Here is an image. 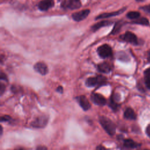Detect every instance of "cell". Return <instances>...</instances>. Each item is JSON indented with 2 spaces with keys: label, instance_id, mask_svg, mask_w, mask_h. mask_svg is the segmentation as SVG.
<instances>
[{
  "label": "cell",
  "instance_id": "6da1fadb",
  "mask_svg": "<svg viewBox=\"0 0 150 150\" xmlns=\"http://www.w3.org/2000/svg\"><path fill=\"white\" fill-rule=\"evenodd\" d=\"M99 122L103 129L110 135H113L115 134L116 127L110 119L104 116H100L99 117Z\"/></svg>",
  "mask_w": 150,
  "mask_h": 150
},
{
  "label": "cell",
  "instance_id": "7a4b0ae2",
  "mask_svg": "<svg viewBox=\"0 0 150 150\" xmlns=\"http://www.w3.org/2000/svg\"><path fill=\"white\" fill-rule=\"evenodd\" d=\"M97 53L99 56L103 59H105L112 56V51L110 45L107 44H104L100 46L97 48Z\"/></svg>",
  "mask_w": 150,
  "mask_h": 150
},
{
  "label": "cell",
  "instance_id": "3957f363",
  "mask_svg": "<svg viewBox=\"0 0 150 150\" xmlns=\"http://www.w3.org/2000/svg\"><path fill=\"white\" fill-rule=\"evenodd\" d=\"M81 4L80 0H67L64 1L62 4V7L64 9L71 10L79 9L81 7Z\"/></svg>",
  "mask_w": 150,
  "mask_h": 150
},
{
  "label": "cell",
  "instance_id": "277c9868",
  "mask_svg": "<svg viewBox=\"0 0 150 150\" xmlns=\"http://www.w3.org/2000/svg\"><path fill=\"white\" fill-rule=\"evenodd\" d=\"M120 38L124 41L128 42L134 45H137L138 44L137 37L134 33L131 32H126L124 34L120 36Z\"/></svg>",
  "mask_w": 150,
  "mask_h": 150
},
{
  "label": "cell",
  "instance_id": "5b68a950",
  "mask_svg": "<svg viewBox=\"0 0 150 150\" xmlns=\"http://www.w3.org/2000/svg\"><path fill=\"white\" fill-rule=\"evenodd\" d=\"M90 12V11L88 9H83V10L73 13L71 15V17L76 22L81 21L85 19L88 16Z\"/></svg>",
  "mask_w": 150,
  "mask_h": 150
},
{
  "label": "cell",
  "instance_id": "8992f818",
  "mask_svg": "<svg viewBox=\"0 0 150 150\" xmlns=\"http://www.w3.org/2000/svg\"><path fill=\"white\" fill-rule=\"evenodd\" d=\"M48 121L47 116L42 115L37 117L31 123V126L34 128H43L46 125Z\"/></svg>",
  "mask_w": 150,
  "mask_h": 150
},
{
  "label": "cell",
  "instance_id": "52a82bcc",
  "mask_svg": "<svg viewBox=\"0 0 150 150\" xmlns=\"http://www.w3.org/2000/svg\"><path fill=\"white\" fill-rule=\"evenodd\" d=\"M91 100L95 104L100 106L104 105L107 103L106 99L100 94L93 93L91 95Z\"/></svg>",
  "mask_w": 150,
  "mask_h": 150
},
{
  "label": "cell",
  "instance_id": "ba28073f",
  "mask_svg": "<svg viewBox=\"0 0 150 150\" xmlns=\"http://www.w3.org/2000/svg\"><path fill=\"white\" fill-rule=\"evenodd\" d=\"M54 5V2L53 0H42L39 2L38 4V7L39 10L46 11L52 8Z\"/></svg>",
  "mask_w": 150,
  "mask_h": 150
},
{
  "label": "cell",
  "instance_id": "9c48e42d",
  "mask_svg": "<svg viewBox=\"0 0 150 150\" xmlns=\"http://www.w3.org/2000/svg\"><path fill=\"white\" fill-rule=\"evenodd\" d=\"M76 100L78 101L80 107L84 111H87L90 108L91 105L86 96H79L76 98Z\"/></svg>",
  "mask_w": 150,
  "mask_h": 150
},
{
  "label": "cell",
  "instance_id": "30bf717a",
  "mask_svg": "<svg viewBox=\"0 0 150 150\" xmlns=\"http://www.w3.org/2000/svg\"><path fill=\"white\" fill-rule=\"evenodd\" d=\"M33 68L36 71L42 75H45L48 72V68L47 65L43 62H38L36 63Z\"/></svg>",
  "mask_w": 150,
  "mask_h": 150
},
{
  "label": "cell",
  "instance_id": "8fae6325",
  "mask_svg": "<svg viewBox=\"0 0 150 150\" xmlns=\"http://www.w3.org/2000/svg\"><path fill=\"white\" fill-rule=\"evenodd\" d=\"M126 8H122L117 11H114V12H108V13H103L100 14V15L97 16L96 18V19H105L107 18H110L112 16H117L120 15L121 13H122V12H124L125 11Z\"/></svg>",
  "mask_w": 150,
  "mask_h": 150
},
{
  "label": "cell",
  "instance_id": "7c38bea8",
  "mask_svg": "<svg viewBox=\"0 0 150 150\" xmlns=\"http://www.w3.org/2000/svg\"><path fill=\"white\" fill-rule=\"evenodd\" d=\"M124 117L127 120H135L137 118V115L134 110L130 107H128L126 108L124 112Z\"/></svg>",
  "mask_w": 150,
  "mask_h": 150
},
{
  "label": "cell",
  "instance_id": "4fadbf2b",
  "mask_svg": "<svg viewBox=\"0 0 150 150\" xmlns=\"http://www.w3.org/2000/svg\"><path fill=\"white\" fill-rule=\"evenodd\" d=\"M112 23V22L111 21H100V22L93 25L91 26V30L93 32H95V31L98 30L99 29H100L102 27L110 26Z\"/></svg>",
  "mask_w": 150,
  "mask_h": 150
},
{
  "label": "cell",
  "instance_id": "5bb4252c",
  "mask_svg": "<svg viewBox=\"0 0 150 150\" xmlns=\"http://www.w3.org/2000/svg\"><path fill=\"white\" fill-rule=\"evenodd\" d=\"M97 69L100 72L108 73L111 70V66L107 62H103L98 64Z\"/></svg>",
  "mask_w": 150,
  "mask_h": 150
},
{
  "label": "cell",
  "instance_id": "9a60e30c",
  "mask_svg": "<svg viewBox=\"0 0 150 150\" xmlns=\"http://www.w3.org/2000/svg\"><path fill=\"white\" fill-rule=\"evenodd\" d=\"M98 84L99 85V79L98 76L89 77L86 81V85L88 87H93Z\"/></svg>",
  "mask_w": 150,
  "mask_h": 150
},
{
  "label": "cell",
  "instance_id": "2e32d148",
  "mask_svg": "<svg viewBox=\"0 0 150 150\" xmlns=\"http://www.w3.org/2000/svg\"><path fill=\"white\" fill-rule=\"evenodd\" d=\"M140 145L141 144L135 142L131 139H126L124 141V146L127 148H135Z\"/></svg>",
  "mask_w": 150,
  "mask_h": 150
},
{
  "label": "cell",
  "instance_id": "e0dca14e",
  "mask_svg": "<svg viewBox=\"0 0 150 150\" xmlns=\"http://www.w3.org/2000/svg\"><path fill=\"white\" fill-rule=\"evenodd\" d=\"M144 80L146 87L150 90V67L144 71Z\"/></svg>",
  "mask_w": 150,
  "mask_h": 150
},
{
  "label": "cell",
  "instance_id": "ac0fdd59",
  "mask_svg": "<svg viewBox=\"0 0 150 150\" xmlns=\"http://www.w3.org/2000/svg\"><path fill=\"white\" fill-rule=\"evenodd\" d=\"M117 99L115 98V96L112 95L110 100L109 106L111 108L113 111H117L120 107V105L116 102Z\"/></svg>",
  "mask_w": 150,
  "mask_h": 150
},
{
  "label": "cell",
  "instance_id": "d6986e66",
  "mask_svg": "<svg viewBox=\"0 0 150 150\" xmlns=\"http://www.w3.org/2000/svg\"><path fill=\"white\" fill-rule=\"evenodd\" d=\"M133 23L134 24H138V25H148L149 22L148 19L144 17L142 18H138L132 21Z\"/></svg>",
  "mask_w": 150,
  "mask_h": 150
},
{
  "label": "cell",
  "instance_id": "ffe728a7",
  "mask_svg": "<svg viewBox=\"0 0 150 150\" xmlns=\"http://www.w3.org/2000/svg\"><path fill=\"white\" fill-rule=\"evenodd\" d=\"M140 16V13L137 11H131L127 13V17L130 19H136Z\"/></svg>",
  "mask_w": 150,
  "mask_h": 150
},
{
  "label": "cell",
  "instance_id": "44dd1931",
  "mask_svg": "<svg viewBox=\"0 0 150 150\" xmlns=\"http://www.w3.org/2000/svg\"><path fill=\"white\" fill-rule=\"evenodd\" d=\"M122 26V23L121 22H117L114 27V29H112V30L111 31V34H115L117 33H118L120 29H121V27Z\"/></svg>",
  "mask_w": 150,
  "mask_h": 150
},
{
  "label": "cell",
  "instance_id": "7402d4cb",
  "mask_svg": "<svg viewBox=\"0 0 150 150\" xmlns=\"http://www.w3.org/2000/svg\"><path fill=\"white\" fill-rule=\"evenodd\" d=\"M11 120V118L10 116L8 115H5L1 118V122H6V121H9Z\"/></svg>",
  "mask_w": 150,
  "mask_h": 150
},
{
  "label": "cell",
  "instance_id": "603a6c76",
  "mask_svg": "<svg viewBox=\"0 0 150 150\" xmlns=\"http://www.w3.org/2000/svg\"><path fill=\"white\" fill-rule=\"evenodd\" d=\"M140 9H141L142 10L144 11L145 12H147L148 13H150V5L143 6L141 7Z\"/></svg>",
  "mask_w": 150,
  "mask_h": 150
},
{
  "label": "cell",
  "instance_id": "cb8c5ba5",
  "mask_svg": "<svg viewBox=\"0 0 150 150\" xmlns=\"http://www.w3.org/2000/svg\"><path fill=\"white\" fill-rule=\"evenodd\" d=\"M5 86L3 83H1V84H0V93H1V95L3 94L4 92L5 91Z\"/></svg>",
  "mask_w": 150,
  "mask_h": 150
},
{
  "label": "cell",
  "instance_id": "d4e9b609",
  "mask_svg": "<svg viewBox=\"0 0 150 150\" xmlns=\"http://www.w3.org/2000/svg\"><path fill=\"white\" fill-rule=\"evenodd\" d=\"M0 77H1V80H5V81H8V78L6 75L3 73L1 72V75H0Z\"/></svg>",
  "mask_w": 150,
  "mask_h": 150
},
{
  "label": "cell",
  "instance_id": "484cf974",
  "mask_svg": "<svg viewBox=\"0 0 150 150\" xmlns=\"http://www.w3.org/2000/svg\"><path fill=\"white\" fill-rule=\"evenodd\" d=\"M145 132H146V135L150 138V124H148V126L146 127Z\"/></svg>",
  "mask_w": 150,
  "mask_h": 150
},
{
  "label": "cell",
  "instance_id": "4316f807",
  "mask_svg": "<svg viewBox=\"0 0 150 150\" xmlns=\"http://www.w3.org/2000/svg\"><path fill=\"white\" fill-rule=\"evenodd\" d=\"M36 150H47V148L45 146H38Z\"/></svg>",
  "mask_w": 150,
  "mask_h": 150
},
{
  "label": "cell",
  "instance_id": "83f0119b",
  "mask_svg": "<svg viewBox=\"0 0 150 150\" xmlns=\"http://www.w3.org/2000/svg\"><path fill=\"white\" fill-rule=\"evenodd\" d=\"M63 87H62V86H59V87H57V88H56V91H57V92L60 93H63Z\"/></svg>",
  "mask_w": 150,
  "mask_h": 150
},
{
  "label": "cell",
  "instance_id": "f1b7e54d",
  "mask_svg": "<svg viewBox=\"0 0 150 150\" xmlns=\"http://www.w3.org/2000/svg\"><path fill=\"white\" fill-rule=\"evenodd\" d=\"M96 150H105V148L102 145H98L97 146Z\"/></svg>",
  "mask_w": 150,
  "mask_h": 150
},
{
  "label": "cell",
  "instance_id": "f546056e",
  "mask_svg": "<svg viewBox=\"0 0 150 150\" xmlns=\"http://www.w3.org/2000/svg\"><path fill=\"white\" fill-rule=\"evenodd\" d=\"M147 59H148V62L150 63V50H149V51L148 52V57H147Z\"/></svg>",
  "mask_w": 150,
  "mask_h": 150
},
{
  "label": "cell",
  "instance_id": "4dcf8cb0",
  "mask_svg": "<svg viewBox=\"0 0 150 150\" xmlns=\"http://www.w3.org/2000/svg\"><path fill=\"white\" fill-rule=\"evenodd\" d=\"M3 128H2V127H1V135H2V129Z\"/></svg>",
  "mask_w": 150,
  "mask_h": 150
},
{
  "label": "cell",
  "instance_id": "1f68e13d",
  "mask_svg": "<svg viewBox=\"0 0 150 150\" xmlns=\"http://www.w3.org/2000/svg\"><path fill=\"white\" fill-rule=\"evenodd\" d=\"M135 1L137 2H143V1H145V0H135Z\"/></svg>",
  "mask_w": 150,
  "mask_h": 150
},
{
  "label": "cell",
  "instance_id": "d6a6232c",
  "mask_svg": "<svg viewBox=\"0 0 150 150\" xmlns=\"http://www.w3.org/2000/svg\"><path fill=\"white\" fill-rule=\"evenodd\" d=\"M15 150H23L22 149H15Z\"/></svg>",
  "mask_w": 150,
  "mask_h": 150
},
{
  "label": "cell",
  "instance_id": "836d02e7",
  "mask_svg": "<svg viewBox=\"0 0 150 150\" xmlns=\"http://www.w3.org/2000/svg\"><path fill=\"white\" fill-rule=\"evenodd\" d=\"M145 150H149V149H145Z\"/></svg>",
  "mask_w": 150,
  "mask_h": 150
}]
</instances>
